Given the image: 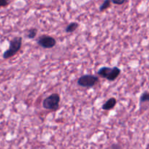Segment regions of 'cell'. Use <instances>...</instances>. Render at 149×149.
I'll return each instance as SVG.
<instances>
[{
  "label": "cell",
  "instance_id": "obj_1",
  "mask_svg": "<svg viewBox=\"0 0 149 149\" xmlns=\"http://www.w3.org/2000/svg\"><path fill=\"white\" fill-rule=\"evenodd\" d=\"M121 70L117 67H102L98 70L97 73L100 77L105 78L109 81H113L121 74Z\"/></svg>",
  "mask_w": 149,
  "mask_h": 149
},
{
  "label": "cell",
  "instance_id": "obj_2",
  "mask_svg": "<svg viewBox=\"0 0 149 149\" xmlns=\"http://www.w3.org/2000/svg\"><path fill=\"white\" fill-rule=\"evenodd\" d=\"M21 45H22V37H14L10 42L9 48L4 52L3 58L5 59H8L15 56L21 50Z\"/></svg>",
  "mask_w": 149,
  "mask_h": 149
},
{
  "label": "cell",
  "instance_id": "obj_3",
  "mask_svg": "<svg viewBox=\"0 0 149 149\" xmlns=\"http://www.w3.org/2000/svg\"><path fill=\"white\" fill-rule=\"evenodd\" d=\"M60 102V96L56 93L47 97L42 102V106L46 110H56Z\"/></svg>",
  "mask_w": 149,
  "mask_h": 149
},
{
  "label": "cell",
  "instance_id": "obj_4",
  "mask_svg": "<svg viewBox=\"0 0 149 149\" xmlns=\"http://www.w3.org/2000/svg\"><path fill=\"white\" fill-rule=\"evenodd\" d=\"M98 81V77L94 76L92 74H85L78 78V84L81 87L89 88H92Z\"/></svg>",
  "mask_w": 149,
  "mask_h": 149
},
{
  "label": "cell",
  "instance_id": "obj_5",
  "mask_svg": "<svg viewBox=\"0 0 149 149\" xmlns=\"http://www.w3.org/2000/svg\"><path fill=\"white\" fill-rule=\"evenodd\" d=\"M37 44L43 48H52L56 44V40L53 37L48 35H42L37 40Z\"/></svg>",
  "mask_w": 149,
  "mask_h": 149
},
{
  "label": "cell",
  "instance_id": "obj_6",
  "mask_svg": "<svg viewBox=\"0 0 149 149\" xmlns=\"http://www.w3.org/2000/svg\"><path fill=\"white\" fill-rule=\"evenodd\" d=\"M116 99L114 98V97H111V98L109 99L105 103L102 105V110H110L111 109L114 108V107L116 104Z\"/></svg>",
  "mask_w": 149,
  "mask_h": 149
},
{
  "label": "cell",
  "instance_id": "obj_7",
  "mask_svg": "<svg viewBox=\"0 0 149 149\" xmlns=\"http://www.w3.org/2000/svg\"><path fill=\"white\" fill-rule=\"evenodd\" d=\"M78 26H79V24L77 22H72L67 25L65 31L67 33H72L75 31L78 28Z\"/></svg>",
  "mask_w": 149,
  "mask_h": 149
},
{
  "label": "cell",
  "instance_id": "obj_8",
  "mask_svg": "<svg viewBox=\"0 0 149 149\" xmlns=\"http://www.w3.org/2000/svg\"><path fill=\"white\" fill-rule=\"evenodd\" d=\"M149 103V93L148 92H144L141 96H140V105L143 104V103Z\"/></svg>",
  "mask_w": 149,
  "mask_h": 149
},
{
  "label": "cell",
  "instance_id": "obj_9",
  "mask_svg": "<svg viewBox=\"0 0 149 149\" xmlns=\"http://www.w3.org/2000/svg\"><path fill=\"white\" fill-rule=\"evenodd\" d=\"M110 3H111V0H104V2L100 7V12H102V11H104L105 10L108 9L110 7Z\"/></svg>",
  "mask_w": 149,
  "mask_h": 149
},
{
  "label": "cell",
  "instance_id": "obj_10",
  "mask_svg": "<svg viewBox=\"0 0 149 149\" xmlns=\"http://www.w3.org/2000/svg\"><path fill=\"white\" fill-rule=\"evenodd\" d=\"M37 34V29L36 28H31L29 29L27 33V37L29 39H34Z\"/></svg>",
  "mask_w": 149,
  "mask_h": 149
},
{
  "label": "cell",
  "instance_id": "obj_11",
  "mask_svg": "<svg viewBox=\"0 0 149 149\" xmlns=\"http://www.w3.org/2000/svg\"><path fill=\"white\" fill-rule=\"evenodd\" d=\"M111 2L113 4H115V5H121L127 2V0H111Z\"/></svg>",
  "mask_w": 149,
  "mask_h": 149
},
{
  "label": "cell",
  "instance_id": "obj_12",
  "mask_svg": "<svg viewBox=\"0 0 149 149\" xmlns=\"http://www.w3.org/2000/svg\"><path fill=\"white\" fill-rule=\"evenodd\" d=\"M8 4H9L8 0H0V8L8 6Z\"/></svg>",
  "mask_w": 149,
  "mask_h": 149
}]
</instances>
